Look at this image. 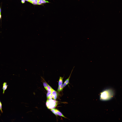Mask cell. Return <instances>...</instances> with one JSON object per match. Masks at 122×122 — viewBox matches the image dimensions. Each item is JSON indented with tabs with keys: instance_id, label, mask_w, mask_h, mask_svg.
Masks as SVG:
<instances>
[{
	"instance_id": "9c48e42d",
	"label": "cell",
	"mask_w": 122,
	"mask_h": 122,
	"mask_svg": "<svg viewBox=\"0 0 122 122\" xmlns=\"http://www.w3.org/2000/svg\"><path fill=\"white\" fill-rule=\"evenodd\" d=\"M1 56H0V61L1 58Z\"/></svg>"
},
{
	"instance_id": "7a4b0ae2",
	"label": "cell",
	"mask_w": 122,
	"mask_h": 122,
	"mask_svg": "<svg viewBox=\"0 0 122 122\" xmlns=\"http://www.w3.org/2000/svg\"><path fill=\"white\" fill-rule=\"evenodd\" d=\"M115 1V0H103L101 6L106 9L113 10Z\"/></svg>"
},
{
	"instance_id": "52a82bcc",
	"label": "cell",
	"mask_w": 122,
	"mask_h": 122,
	"mask_svg": "<svg viewBox=\"0 0 122 122\" xmlns=\"http://www.w3.org/2000/svg\"><path fill=\"white\" fill-rule=\"evenodd\" d=\"M5 46L3 42H0V55L3 56L4 54Z\"/></svg>"
},
{
	"instance_id": "3957f363",
	"label": "cell",
	"mask_w": 122,
	"mask_h": 122,
	"mask_svg": "<svg viewBox=\"0 0 122 122\" xmlns=\"http://www.w3.org/2000/svg\"><path fill=\"white\" fill-rule=\"evenodd\" d=\"M113 10L116 15H122V0H115Z\"/></svg>"
},
{
	"instance_id": "ba28073f",
	"label": "cell",
	"mask_w": 122,
	"mask_h": 122,
	"mask_svg": "<svg viewBox=\"0 0 122 122\" xmlns=\"http://www.w3.org/2000/svg\"><path fill=\"white\" fill-rule=\"evenodd\" d=\"M75 2L81 4L86 5L87 0H74Z\"/></svg>"
},
{
	"instance_id": "277c9868",
	"label": "cell",
	"mask_w": 122,
	"mask_h": 122,
	"mask_svg": "<svg viewBox=\"0 0 122 122\" xmlns=\"http://www.w3.org/2000/svg\"><path fill=\"white\" fill-rule=\"evenodd\" d=\"M103 0H87L86 6L93 9L95 7L101 5Z\"/></svg>"
},
{
	"instance_id": "8992f818",
	"label": "cell",
	"mask_w": 122,
	"mask_h": 122,
	"mask_svg": "<svg viewBox=\"0 0 122 122\" xmlns=\"http://www.w3.org/2000/svg\"><path fill=\"white\" fill-rule=\"evenodd\" d=\"M4 36V27L2 22L0 21V42H3Z\"/></svg>"
},
{
	"instance_id": "6da1fadb",
	"label": "cell",
	"mask_w": 122,
	"mask_h": 122,
	"mask_svg": "<svg viewBox=\"0 0 122 122\" xmlns=\"http://www.w3.org/2000/svg\"><path fill=\"white\" fill-rule=\"evenodd\" d=\"M93 9L102 15H116L113 10L106 9L101 5L95 7Z\"/></svg>"
},
{
	"instance_id": "5b68a950",
	"label": "cell",
	"mask_w": 122,
	"mask_h": 122,
	"mask_svg": "<svg viewBox=\"0 0 122 122\" xmlns=\"http://www.w3.org/2000/svg\"><path fill=\"white\" fill-rule=\"evenodd\" d=\"M63 5L66 10L70 11L74 8L75 6V1L74 0H64Z\"/></svg>"
}]
</instances>
